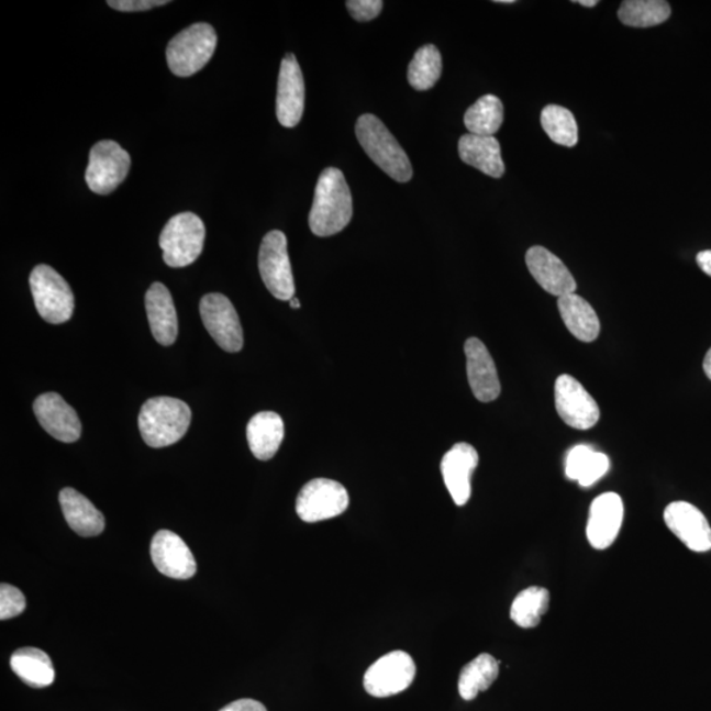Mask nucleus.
<instances>
[{"mask_svg":"<svg viewBox=\"0 0 711 711\" xmlns=\"http://www.w3.org/2000/svg\"><path fill=\"white\" fill-rule=\"evenodd\" d=\"M304 110V81L295 55H286L278 76L276 112L278 122L286 129L301 122Z\"/></svg>","mask_w":711,"mask_h":711,"instance_id":"obj_15","label":"nucleus"},{"mask_svg":"<svg viewBox=\"0 0 711 711\" xmlns=\"http://www.w3.org/2000/svg\"><path fill=\"white\" fill-rule=\"evenodd\" d=\"M458 156L469 166L489 177L501 178L504 175L501 145L495 136L467 134L458 142Z\"/></svg>","mask_w":711,"mask_h":711,"instance_id":"obj_22","label":"nucleus"},{"mask_svg":"<svg viewBox=\"0 0 711 711\" xmlns=\"http://www.w3.org/2000/svg\"><path fill=\"white\" fill-rule=\"evenodd\" d=\"M609 457L589 445H576L566 458V476L577 481L582 488H589L608 474Z\"/></svg>","mask_w":711,"mask_h":711,"instance_id":"obj_26","label":"nucleus"},{"mask_svg":"<svg viewBox=\"0 0 711 711\" xmlns=\"http://www.w3.org/2000/svg\"><path fill=\"white\" fill-rule=\"evenodd\" d=\"M33 411L42 427L57 441L75 443L81 437L82 426L76 410L57 393H45L36 398Z\"/></svg>","mask_w":711,"mask_h":711,"instance_id":"obj_17","label":"nucleus"},{"mask_svg":"<svg viewBox=\"0 0 711 711\" xmlns=\"http://www.w3.org/2000/svg\"><path fill=\"white\" fill-rule=\"evenodd\" d=\"M152 562L158 571L176 580H189L197 574V562L188 544L168 530L158 531L151 546Z\"/></svg>","mask_w":711,"mask_h":711,"instance_id":"obj_14","label":"nucleus"},{"mask_svg":"<svg viewBox=\"0 0 711 711\" xmlns=\"http://www.w3.org/2000/svg\"><path fill=\"white\" fill-rule=\"evenodd\" d=\"M214 26L197 23L179 32L166 48V62L173 75L191 77L209 64L216 49Z\"/></svg>","mask_w":711,"mask_h":711,"instance_id":"obj_4","label":"nucleus"},{"mask_svg":"<svg viewBox=\"0 0 711 711\" xmlns=\"http://www.w3.org/2000/svg\"><path fill=\"white\" fill-rule=\"evenodd\" d=\"M503 123V104L496 96H484L465 112L464 124L469 134L495 136Z\"/></svg>","mask_w":711,"mask_h":711,"instance_id":"obj_29","label":"nucleus"},{"mask_svg":"<svg viewBox=\"0 0 711 711\" xmlns=\"http://www.w3.org/2000/svg\"><path fill=\"white\" fill-rule=\"evenodd\" d=\"M168 3L165 0H110L108 2L111 9L123 12L148 11Z\"/></svg>","mask_w":711,"mask_h":711,"instance_id":"obj_36","label":"nucleus"},{"mask_svg":"<svg viewBox=\"0 0 711 711\" xmlns=\"http://www.w3.org/2000/svg\"><path fill=\"white\" fill-rule=\"evenodd\" d=\"M219 711H268L267 708L263 706L262 702L251 700V699H243V700H237L235 702L229 703L227 707H224L222 710Z\"/></svg>","mask_w":711,"mask_h":711,"instance_id":"obj_37","label":"nucleus"},{"mask_svg":"<svg viewBox=\"0 0 711 711\" xmlns=\"http://www.w3.org/2000/svg\"><path fill=\"white\" fill-rule=\"evenodd\" d=\"M670 12L669 3L664 0H626L618 10V19L634 29H649L667 22Z\"/></svg>","mask_w":711,"mask_h":711,"instance_id":"obj_30","label":"nucleus"},{"mask_svg":"<svg viewBox=\"0 0 711 711\" xmlns=\"http://www.w3.org/2000/svg\"><path fill=\"white\" fill-rule=\"evenodd\" d=\"M347 489L329 478H315L305 484L297 498V514L305 523H316L338 516L348 509Z\"/></svg>","mask_w":711,"mask_h":711,"instance_id":"obj_9","label":"nucleus"},{"mask_svg":"<svg viewBox=\"0 0 711 711\" xmlns=\"http://www.w3.org/2000/svg\"><path fill=\"white\" fill-rule=\"evenodd\" d=\"M467 356V374L471 391L481 402L496 401L501 395V382L498 378L493 357L480 338L470 337L464 345Z\"/></svg>","mask_w":711,"mask_h":711,"instance_id":"obj_18","label":"nucleus"},{"mask_svg":"<svg viewBox=\"0 0 711 711\" xmlns=\"http://www.w3.org/2000/svg\"><path fill=\"white\" fill-rule=\"evenodd\" d=\"M11 668L20 680L33 688H45L55 681V668L51 657L42 649L26 647L11 656Z\"/></svg>","mask_w":711,"mask_h":711,"instance_id":"obj_27","label":"nucleus"},{"mask_svg":"<svg viewBox=\"0 0 711 711\" xmlns=\"http://www.w3.org/2000/svg\"><path fill=\"white\" fill-rule=\"evenodd\" d=\"M146 315L153 337L162 344H175L178 335V319L170 291L162 282H155L145 295Z\"/></svg>","mask_w":711,"mask_h":711,"instance_id":"obj_21","label":"nucleus"},{"mask_svg":"<svg viewBox=\"0 0 711 711\" xmlns=\"http://www.w3.org/2000/svg\"><path fill=\"white\" fill-rule=\"evenodd\" d=\"M285 427L282 418L274 411H263L248 423L247 437L252 454L258 460H270L280 449Z\"/></svg>","mask_w":711,"mask_h":711,"instance_id":"obj_24","label":"nucleus"},{"mask_svg":"<svg viewBox=\"0 0 711 711\" xmlns=\"http://www.w3.org/2000/svg\"><path fill=\"white\" fill-rule=\"evenodd\" d=\"M191 423V410L171 397L151 398L138 415V430L144 442L153 448L168 447L185 436Z\"/></svg>","mask_w":711,"mask_h":711,"instance_id":"obj_2","label":"nucleus"},{"mask_svg":"<svg viewBox=\"0 0 711 711\" xmlns=\"http://www.w3.org/2000/svg\"><path fill=\"white\" fill-rule=\"evenodd\" d=\"M575 3H578L584 7H595L598 4L597 0H578V2H575Z\"/></svg>","mask_w":711,"mask_h":711,"instance_id":"obj_40","label":"nucleus"},{"mask_svg":"<svg viewBox=\"0 0 711 711\" xmlns=\"http://www.w3.org/2000/svg\"><path fill=\"white\" fill-rule=\"evenodd\" d=\"M549 607V591L541 587H531L515 597L510 609V618L522 629H534Z\"/></svg>","mask_w":711,"mask_h":711,"instance_id":"obj_31","label":"nucleus"},{"mask_svg":"<svg viewBox=\"0 0 711 711\" xmlns=\"http://www.w3.org/2000/svg\"><path fill=\"white\" fill-rule=\"evenodd\" d=\"M205 238L202 219L192 212H182L166 223L159 235L164 262L170 268L189 267L201 256Z\"/></svg>","mask_w":711,"mask_h":711,"instance_id":"obj_5","label":"nucleus"},{"mask_svg":"<svg viewBox=\"0 0 711 711\" xmlns=\"http://www.w3.org/2000/svg\"><path fill=\"white\" fill-rule=\"evenodd\" d=\"M526 264L531 276L549 295L560 298L576 291L575 277L560 258L547 248L540 245L531 247L526 254Z\"/></svg>","mask_w":711,"mask_h":711,"instance_id":"obj_20","label":"nucleus"},{"mask_svg":"<svg viewBox=\"0 0 711 711\" xmlns=\"http://www.w3.org/2000/svg\"><path fill=\"white\" fill-rule=\"evenodd\" d=\"M25 607L26 601L22 591L12 585L2 584L0 587V620L7 621L22 614Z\"/></svg>","mask_w":711,"mask_h":711,"instance_id":"obj_34","label":"nucleus"},{"mask_svg":"<svg viewBox=\"0 0 711 711\" xmlns=\"http://www.w3.org/2000/svg\"><path fill=\"white\" fill-rule=\"evenodd\" d=\"M696 260L703 274L711 277V251L708 249L700 252V254L697 255Z\"/></svg>","mask_w":711,"mask_h":711,"instance_id":"obj_38","label":"nucleus"},{"mask_svg":"<svg viewBox=\"0 0 711 711\" xmlns=\"http://www.w3.org/2000/svg\"><path fill=\"white\" fill-rule=\"evenodd\" d=\"M290 308L291 309H299V308H301V302H299L297 298H292L291 301H290Z\"/></svg>","mask_w":711,"mask_h":711,"instance_id":"obj_41","label":"nucleus"},{"mask_svg":"<svg viewBox=\"0 0 711 711\" xmlns=\"http://www.w3.org/2000/svg\"><path fill=\"white\" fill-rule=\"evenodd\" d=\"M63 513L70 529L84 537L103 533L104 516L88 498L77 490L65 488L59 493Z\"/></svg>","mask_w":711,"mask_h":711,"instance_id":"obj_23","label":"nucleus"},{"mask_svg":"<svg viewBox=\"0 0 711 711\" xmlns=\"http://www.w3.org/2000/svg\"><path fill=\"white\" fill-rule=\"evenodd\" d=\"M30 286L40 316L51 324L68 322L75 311V295L68 282L48 265L32 270Z\"/></svg>","mask_w":711,"mask_h":711,"instance_id":"obj_6","label":"nucleus"},{"mask_svg":"<svg viewBox=\"0 0 711 711\" xmlns=\"http://www.w3.org/2000/svg\"><path fill=\"white\" fill-rule=\"evenodd\" d=\"M541 123L544 132L554 143L568 146V148L578 143L576 119L569 110L562 108V105L549 104L544 108Z\"/></svg>","mask_w":711,"mask_h":711,"instance_id":"obj_33","label":"nucleus"},{"mask_svg":"<svg viewBox=\"0 0 711 711\" xmlns=\"http://www.w3.org/2000/svg\"><path fill=\"white\" fill-rule=\"evenodd\" d=\"M258 269L271 296L280 301H291L295 298V277L288 254V238L284 232L275 230L265 235L258 254Z\"/></svg>","mask_w":711,"mask_h":711,"instance_id":"obj_7","label":"nucleus"},{"mask_svg":"<svg viewBox=\"0 0 711 711\" xmlns=\"http://www.w3.org/2000/svg\"><path fill=\"white\" fill-rule=\"evenodd\" d=\"M480 457L474 445L457 443L444 455L441 469L445 487L457 507H464L471 496V475Z\"/></svg>","mask_w":711,"mask_h":711,"instance_id":"obj_16","label":"nucleus"},{"mask_svg":"<svg viewBox=\"0 0 711 711\" xmlns=\"http://www.w3.org/2000/svg\"><path fill=\"white\" fill-rule=\"evenodd\" d=\"M703 371L711 380V348L708 351L706 360H703Z\"/></svg>","mask_w":711,"mask_h":711,"instance_id":"obj_39","label":"nucleus"},{"mask_svg":"<svg viewBox=\"0 0 711 711\" xmlns=\"http://www.w3.org/2000/svg\"><path fill=\"white\" fill-rule=\"evenodd\" d=\"M667 527L695 553L711 549V527L707 516L695 504L684 501L669 503L664 511Z\"/></svg>","mask_w":711,"mask_h":711,"instance_id":"obj_13","label":"nucleus"},{"mask_svg":"<svg viewBox=\"0 0 711 711\" xmlns=\"http://www.w3.org/2000/svg\"><path fill=\"white\" fill-rule=\"evenodd\" d=\"M623 501L616 493H603L591 503L587 526L588 541L596 549L613 546L623 523Z\"/></svg>","mask_w":711,"mask_h":711,"instance_id":"obj_19","label":"nucleus"},{"mask_svg":"<svg viewBox=\"0 0 711 711\" xmlns=\"http://www.w3.org/2000/svg\"><path fill=\"white\" fill-rule=\"evenodd\" d=\"M443 63L441 52L435 45H424L411 59L408 79L411 88L426 91L436 85L442 76Z\"/></svg>","mask_w":711,"mask_h":711,"instance_id":"obj_32","label":"nucleus"},{"mask_svg":"<svg viewBox=\"0 0 711 711\" xmlns=\"http://www.w3.org/2000/svg\"><path fill=\"white\" fill-rule=\"evenodd\" d=\"M497 3H514V0H497Z\"/></svg>","mask_w":711,"mask_h":711,"instance_id":"obj_42","label":"nucleus"},{"mask_svg":"<svg viewBox=\"0 0 711 711\" xmlns=\"http://www.w3.org/2000/svg\"><path fill=\"white\" fill-rule=\"evenodd\" d=\"M356 136L365 153L378 168H381L397 182L410 181L413 177V166L410 164L407 152L385 127L380 119L371 114L358 118Z\"/></svg>","mask_w":711,"mask_h":711,"instance_id":"obj_3","label":"nucleus"},{"mask_svg":"<svg viewBox=\"0 0 711 711\" xmlns=\"http://www.w3.org/2000/svg\"><path fill=\"white\" fill-rule=\"evenodd\" d=\"M354 215L351 190L342 170L327 168L319 176L309 216L312 234L329 237L342 232Z\"/></svg>","mask_w":711,"mask_h":711,"instance_id":"obj_1","label":"nucleus"},{"mask_svg":"<svg viewBox=\"0 0 711 711\" xmlns=\"http://www.w3.org/2000/svg\"><path fill=\"white\" fill-rule=\"evenodd\" d=\"M416 667L408 653L393 651L371 664L364 676V688L377 699L396 696L413 684Z\"/></svg>","mask_w":711,"mask_h":711,"instance_id":"obj_10","label":"nucleus"},{"mask_svg":"<svg viewBox=\"0 0 711 711\" xmlns=\"http://www.w3.org/2000/svg\"><path fill=\"white\" fill-rule=\"evenodd\" d=\"M555 404L564 423L589 430L600 421V407L575 377L562 375L555 382Z\"/></svg>","mask_w":711,"mask_h":711,"instance_id":"obj_12","label":"nucleus"},{"mask_svg":"<svg viewBox=\"0 0 711 711\" xmlns=\"http://www.w3.org/2000/svg\"><path fill=\"white\" fill-rule=\"evenodd\" d=\"M205 330L219 347L235 354L244 344L243 329L234 304L219 292L204 296L199 304Z\"/></svg>","mask_w":711,"mask_h":711,"instance_id":"obj_11","label":"nucleus"},{"mask_svg":"<svg viewBox=\"0 0 711 711\" xmlns=\"http://www.w3.org/2000/svg\"><path fill=\"white\" fill-rule=\"evenodd\" d=\"M557 308H559L564 324L578 341L591 343L600 335L601 323L597 312L576 292L560 297Z\"/></svg>","mask_w":711,"mask_h":711,"instance_id":"obj_25","label":"nucleus"},{"mask_svg":"<svg viewBox=\"0 0 711 711\" xmlns=\"http://www.w3.org/2000/svg\"><path fill=\"white\" fill-rule=\"evenodd\" d=\"M345 4L357 22H370L380 15L384 7L381 0H348Z\"/></svg>","mask_w":711,"mask_h":711,"instance_id":"obj_35","label":"nucleus"},{"mask_svg":"<svg viewBox=\"0 0 711 711\" xmlns=\"http://www.w3.org/2000/svg\"><path fill=\"white\" fill-rule=\"evenodd\" d=\"M500 675V662L489 654H481L462 669L458 677V693L465 701L475 700L478 693L485 692Z\"/></svg>","mask_w":711,"mask_h":711,"instance_id":"obj_28","label":"nucleus"},{"mask_svg":"<svg viewBox=\"0 0 711 711\" xmlns=\"http://www.w3.org/2000/svg\"><path fill=\"white\" fill-rule=\"evenodd\" d=\"M130 168L131 157L127 151L112 141L99 142L90 151L86 184L96 195L108 196L124 181Z\"/></svg>","mask_w":711,"mask_h":711,"instance_id":"obj_8","label":"nucleus"}]
</instances>
